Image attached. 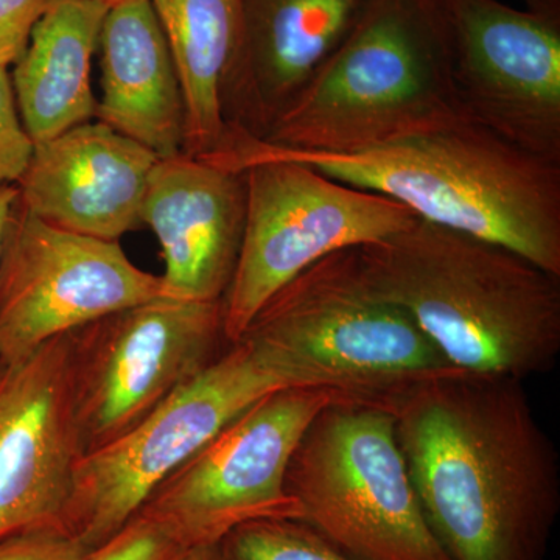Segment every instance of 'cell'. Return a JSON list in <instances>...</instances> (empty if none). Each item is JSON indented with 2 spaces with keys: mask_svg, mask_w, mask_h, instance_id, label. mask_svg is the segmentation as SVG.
<instances>
[{
  "mask_svg": "<svg viewBox=\"0 0 560 560\" xmlns=\"http://www.w3.org/2000/svg\"><path fill=\"white\" fill-rule=\"evenodd\" d=\"M374 0H238L221 84L226 127L264 139Z\"/></svg>",
  "mask_w": 560,
  "mask_h": 560,
  "instance_id": "cell-14",
  "label": "cell"
},
{
  "mask_svg": "<svg viewBox=\"0 0 560 560\" xmlns=\"http://www.w3.org/2000/svg\"><path fill=\"white\" fill-rule=\"evenodd\" d=\"M83 455L119 440L223 352V301L156 298L70 331Z\"/></svg>",
  "mask_w": 560,
  "mask_h": 560,
  "instance_id": "cell-10",
  "label": "cell"
},
{
  "mask_svg": "<svg viewBox=\"0 0 560 560\" xmlns=\"http://www.w3.org/2000/svg\"><path fill=\"white\" fill-rule=\"evenodd\" d=\"M335 401L349 400L320 388L268 394L151 490L136 514L183 550L219 545L245 523L300 521L287 490L291 456L312 420Z\"/></svg>",
  "mask_w": 560,
  "mask_h": 560,
  "instance_id": "cell-9",
  "label": "cell"
},
{
  "mask_svg": "<svg viewBox=\"0 0 560 560\" xmlns=\"http://www.w3.org/2000/svg\"><path fill=\"white\" fill-rule=\"evenodd\" d=\"M452 80L466 119L560 164V0L517 10L445 0Z\"/></svg>",
  "mask_w": 560,
  "mask_h": 560,
  "instance_id": "cell-11",
  "label": "cell"
},
{
  "mask_svg": "<svg viewBox=\"0 0 560 560\" xmlns=\"http://www.w3.org/2000/svg\"><path fill=\"white\" fill-rule=\"evenodd\" d=\"M205 160L245 175L241 254L223 300L230 345L276 291L316 261L381 242L419 219L393 198L357 189L302 162L249 149L230 131Z\"/></svg>",
  "mask_w": 560,
  "mask_h": 560,
  "instance_id": "cell-6",
  "label": "cell"
},
{
  "mask_svg": "<svg viewBox=\"0 0 560 560\" xmlns=\"http://www.w3.org/2000/svg\"><path fill=\"white\" fill-rule=\"evenodd\" d=\"M33 147L35 143L22 125L9 69L0 68V187L20 183Z\"/></svg>",
  "mask_w": 560,
  "mask_h": 560,
  "instance_id": "cell-22",
  "label": "cell"
},
{
  "mask_svg": "<svg viewBox=\"0 0 560 560\" xmlns=\"http://www.w3.org/2000/svg\"><path fill=\"white\" fill-rule=\"evenodd\" d=\"M300 522L355 560H452L401 455L393 412L335 401L312 420L287 471Z\"/></svg>",
  "mask_w": 560,
  "mask_h": 560,
  "instance_id": "cell-7",
  "label": "cell"
},
{
  "mask_svg": "<svg viewBox=\"0 0 560 560\" xmlns=\"http://www.w3.org/2000/svg\"><path fill=\"white\" fill-rule=\"evenodd\" d=\"M423 515L452 560H547L560 459L522 381L456 371L390 405Z\"/></svg>",
  "mask_w": 560,
  "mask_h": 560,
  "instance_id": "cell-1",
  "label": "cell"
},
{
  "mask_svg": "<svg viewBox=\"0 0 560 560\" xmlns=\"http://www.w3.org/2000/svg\"><path fill=\"white\" fill-rule=\"evenodd\" d=\"M220 545L228 560H355L311 526L289 518L245 523Z\"/></svg>",
  "mask_w": 560,
  "mask_h": 560,
  "instance_id": "cell-20",
  "label": "cell"
},
{
  "mask_svg": "<svg viewBox=\"0 0 560 560\" xmlns=\"http://www.w3.org/2000/svg\"><path fill=\"white\" fill-rule=\"evenodd\" d=\"M249 149L302 162L401 202L420 220L504 246L560 276V164L515 149L470 120L357 153Z\"/></svg>",
  "mask_w": 560,
  "mask_h": 560,
  "instance_id": "cell-3",
  "label": "cell"
},
{
  "mask_svg": "<svg viewBox=\"0 0 560 560\" xmlns=\"http://www.w3.org/2000/svg\"><path fill=\"white\" fill-rule=\"evenodd\" d=\"M186 551L165 530L143 515L135 514L88 560H173Z\"/></svg>",
  "mask_w": 560,
  "mask_h": 560,
  "instance_id": "cell-21",
  "label": "cell"
},
{
  "mask_svg": "<svg viewBox=\"0 0 560 560\" xmlns=\"http://www.w3.org/2000/svg\"><path fill=\"white\" fill-rule=\"evenodd\" d=\"M528 9H536V7L545 5V3L551 2V0H523Z\"/></svg>",
  "mask_w": 560,
  "mask_h": 560,
  "instance_id": "cell-27",
  "label": "cell"
},
{
  "mask_svg": "<svg viewBox=\"0 0 560 560\" xmlns=\"http://www.w3.org/2000/svg\"><path fill=\"white\" fill-rule=\"evenodd\" d=\"M160 158L98 120L35 143L16 184L18 205L51 226L119 242L142 224Z\"/></svg>",
  "mask_w": 560,
  "mask_h": 560,
  "instance_id": "cell-16",
  "label": "cell"
},
{
  "mask_svg": "<svg viewBox=\"0 0 560 560\" xmlns=\"http://www.w3.org/2000/svg\"><path fill=\"white\" fill-rule=\"evenodd\" d=\"M241 338L270 353L300 388L388 411L416 383L459 371L408 313L371 289L359 248L337 250L290 280Z\"/></svg>",
  "mask_w": 560,
  "mask_h": 560,
  "instance_id": "cell-5",
  "label": "cell"
},
{
  "mask_svg": "<svg viewBox=\"0 0 560 560\" xmlns=\"http://www.w3.org/2000/svg\"><path fill=\"white\" fill-rule=\"evenodd\" d=\"M103 2L109 3V5H113V3L119 2V0H103Z\"/></svg>",
  "mask_w": 560,
  "mask_h": 560,
  "instance_id": "cell-28",
  "label": "cell"
},
{
  "mask_svg": "<svg viewBox=\"0 0 560 560\" xmlns=\"http://www.w3.org/2000/svg\"><path fill=\"white\" fill-rule=\"evenodd\" d=\"M73 416L68 335L0 360V540L62 525L83 456Z\"/></svg>",
  "mask_w": 560,
  "mask_h": 560,
  "instance_id": "cell-13",
  "label": "cell"
},
{
  "mask_svg": "<svg viewBox=\"0 0 560 560\" xmlns=\"http://www.w3.org/2000/svg\"><path fill=\"white\" fill-rule=\"evenodd\" d=\"M18 195L20 191L14 184L0 187V250H2L3 234H5L7 223H9L14 205H16Z\"/></svg>",
  "mask_w": 560,
  "mask_h": 560,
  "instance_id": "cell-25",
  "label": "cell"
},
{
  "mask_svg": "<svg viewBox=\"0 0 560 560\" xmlns=\"http://www.w3.org/2000/svg\"><path fill=\"white\" fill-rule=\"evenodd\" d=\"M285 388L294 386L259 346L246 338L228 345L124 436L81 456L62 526L97 550L127 525L151 490L224 427Z\"/></svg>",
  "mask_w": 560,
  "mask_h": 560,
  "instance_id": "cell-8",
  "label": "cell"
},
{
  "mask_svg": "<svg viewBox=\"0 0 560 560\" xmlns=\"http://www.w3.org/2000/svg\"><path fill=\"white\" fill-rule=\"evenodd\" d=\"M102 97L95 119L156 154L183 153L186 109L151 0H119L103 22Z\"/></svg>",
  "mask_w": 560,
  "mask_h": 560,
  "instance_id": "cell-17",
  "label": "cell"
},
{
  "mask_svg": "<svg viewBox=\"0 0 560 560\" xmlns=\"http://www.w3.org/2000/svg\"><path fill=\"white\" fill-rule=\"evenodd\" d=\"M364 278L459 371L525 378L560 355V276L514 250L416 220L359 246Z\"/></svg>",
  "mask_w": 560,
  "mask_h": 560,
  "instance_id": "cell-2",
  "label": "cell"
},
{
  "mask_svg": "<svg viewBox=\"0 0 560 560\" xmlns=\"http://www.w3.org/2000/svg\"><path fill=\"white\" fill-rule=\"evenodd\" d=\"M92 551L62 525L21 530L0 540V560H88Z\"/></svg>",
  "mask_w": 560,
  "mask_h": 560,
  "instance_id": "cell-23",
  "label": "cell"
},
{
  "mask_svg": "<svg viewBox=\"0 0 560 560\" xmlns=\"http://www.w3.org/2000/svg\"><path fill=\"white\" fill-rule=\"evenodd\" d=\"M178 73L186 135L183 153L205 158L226 135L221 84L238 38V0H151Z\"/></svg>",
  "mask_w": 560,
  "mask_h": 560,
  "instance_id": "cell-19",
  "label": "cell"
},
{
  "mask_svg": "<svg viewBox=\"0 0 560 560\" xmlns=\"http://www.w3.org/2000/svg\"><path fill=\"white\" fill-rule=\"evenodd\" d=\"M445 0H374L261 142L357 153L469 120L452 80Z\"/></svg>",
  "mask_w": 560,
  "mask_h": 560,
  "instance_id": "cell-4",
  "label": "cell"
},
{
  "mask_svg": "<svg viewBox=\"0 0 560 560\" xmlns=\"http://www.w3.org/2000/svg\"><path fill=\"white\" fill-rule=\"evenodd\" d=\"M50 0H0V68L16 65Z\"/></svg>",
  "mask_w": 560,
  "mask_h": 560,
  "instance_id": "cell-24",
  "label": "cell"
},
{
  "mask_svg": "<svg viewBox=\"0 0 560 560\" xmlns=\"http://www.w3.org/2000/svg\"><path fill=\"white\" fill-rule=\"evenodd\" d=\"M164 296L116 241L51 226L14 205L0 250V360Z\"/></svg>",
  "mask_w": 560,
  "mask_h": 560,
  "instance_id": "cell-12",
  "label": "cell"
},
{
  "mask_svg": "<svg viewBox=\"0 0 560 560\" xmlns=\"http://www.w3.org/2000/svg\"><path fill=\"white\" fill-rule=\"evenodd\" d=\"M109 7L103 0H50L33 28L11 77L22 125L33 143L95 119L92 57Z\"/></svg>",
  "mask_w": 560,
  "mask_h": 560,
  "instance_id": "cell-18",
  "label": "cell"
},
{
  "mask_svg": "<svg viewBox=\"0 0 560 560\" xmlns=\"http://www.w3.org/2000/svg\"><path fill=\"white\" fill-rule=\"evenodd\" d=\"M245 213L243 172L184 153L156 162L142 224L160 242L164 298L224 300L241 254Z\"/></svg>",
  "mask_w": 560,
  "mask_h": 560,
  "instance_id": "cell-15",
  "label": "cell"
},
{
  "mask_svg": "<svg viewBox=\"0 0 560 560\" xmlns=\"http://www.w3.org/2000/svg\"><path fill=\"white\" fill-rule=\"evenodd\" d=\"M173 560H228V558L219 544L209 545V547L191 548V550L180 552L178 558Z\"/></svg>",
  "mask_w": 560,
  "mask_h": 560,
  "instance_id": "cell-26",
  "label": "cell"
}]
</instances>
